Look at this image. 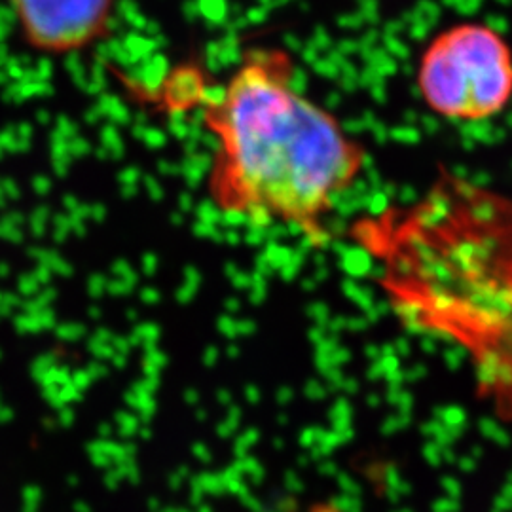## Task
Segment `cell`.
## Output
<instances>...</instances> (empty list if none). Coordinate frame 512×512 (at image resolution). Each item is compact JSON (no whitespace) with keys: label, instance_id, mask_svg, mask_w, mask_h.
I'll list each match as a JSON object with an SVG mask.
<instances>
[{"label":"cell","instance_id":"4","mask_svg":"<svg viewBox=\"0 0 512 512\" xmlns=\"http://www.w3.org/2000/svg\"><path fill=\"white\" fill-rule=\"evenodd\" d=\"M503 359H501V355L497 353V351H492V349H488V351H484V355H482V359H480V365H478V376H480V382L484 385H494L497 382V378H499V370H501V366H503Z\"/></svg>","mask_w":512,"mask_h":512},{"label":"cell","instance_id":"5","mask_svg":"<svg viewBox=\"0 0 512 512\" xmlns=\"http://www.w3.org/2000/svg\"><path fill=\"white\" fill-rule=\"evenodd\" d=\"M319 512H334V511H329V509H319Z\"/></svg>","mask_w":512,"mask_h":512},{"label":"cell","instance_id":"3","mask_svg":"<svg viewBox=\"0 0 512 512\" xmlns=\"http://www.w3.org/2000/svg\"><path fill=\"white\" fill-rule=\"evenodd\" d=\"M27 42L46 54L92 46L109 27L114 0H10Z\"/></svg>","mask_w":512,"mask_h":512},{"label":"cell","instance_id":"2","mask_svg":"<svg viewBox=\"0 0 512 512\" xmlns=\"http://www.w3.org/2000/svg\"><path fill=\"white\" fill-rule=\"evenodd\" d=\"M418 86L427 107L448 120L478 122L512 99V50L488 25L446 29L421 55Z\"/></svg>","mask_w":512,"mask_h":512},{"label":"cell","instance_id":"1","mask_svg":"<svg viewBox=\"0 0 512 512\" xmlns=\"http://www.w3.org/2000/svg\"><path fill=\"white\" fill-rule=\"evenodd\" d=\"M205 122L217 137L209 188L222 213L262 228L283 222L315 243L327 238L321 220L359 179L365 150L296 92L289 55L247 52Z\"/></svg>","mask_w":512,"mask_h":512}]
</instances>
